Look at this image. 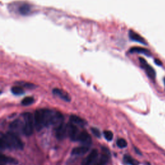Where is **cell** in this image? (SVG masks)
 <instances>
[{"label":"cell","instance_id":"obj_13","mask_svg":"<svg viewBox=\"0 0 165 165\" xmlns=\"http://www.w3.org/2000/svg\"><path fill=\"white\" fill-rule=\"evenodd\" d=\"M109 160V156L107 153H103L92 165H106Z\"/></svg>","mask_w":165,"mask_h":165},{"label":"cell","instance_id":"obj_4","mask_svg":"<svg viewBox=\"0 0 165 165\" xmlns=\"http://www.w3.org/2000/svg\"><path fill=\"white\" fill-rule=\"evenodd\" d=\"M55 135L58 139L61 140L65 139L68 136L67 124L64 123L63 122V123L57 125L55 129Z\"/></svg>","mask_w":165,"mask_h":165},{"label":"cell","instance_id":"obj_21","mask_svg":"<svg viewBox=\"0 0 165 165\" xmlns=\"http://www.w3.org/2000/svg\"><path fill=\"white\" fill-rule=\"evenodd\" d=\"M116 144L118 145V147L123 148H125L127 146V142L126 141L125 139H123V138H120V139L117 140Z\"/></svg>","mask_w":165,"mask_h":165},{"label":"cell","instance_id":"obj_24","mask_svg":"<svg viewBox=\"0 0 165 165\" xmlns=\"http://www.w3.org/2000/svg\"><path fill=\"white\" fill-rule=\"evenodd\" d=\"M155 62H156V64H157L158 65H161V61H159V60H155Z\"/></svg>","mask_w":165,"mask_h":165},{"label":"cell","instance_id":"obj_11","mask_svg":"<svg viewBox=\"0 0 165 165\" xmlns=\"http://www.w3.org/2000/svg\"><path fill=\"white\" fill-rule=\"evenodd\" d=\"M52 92L54 95H57V96L60 97L63 100L65 101H70V95H68V93L64 91L63 90L59 89V88H54L53 89Z\"/></svg>","mask_w":165,"mask_h":165},{"label":"cell","instance_id":"obj_7","mask_svg":"<svg viewBox=\"0 0 165 165\" xmlns=\"http://www.w3.org/2000/svg\"><path fill=\"white\" fill-rule=\"evenodd\" d=\"M139 61L141 63V67L145 69V70L148 75V76L152 79H154L156 77V72L153 70V68L148 65V64L146 63V61L143 59V58L140 57L139 58Z\"/></svg>","mask_w":165,"mask_h":165},{"label":"cell","instance_id":"obj_17","mask_svg":"<svg viewBox=\"0 0 165 165\" xmlns=\"http://www.w3.org/2000/svg\"><path fill=\"white\" fill-rule=\"evenodd\" d=\"M19 11L21 14H23V15L28 14L30 12V7L29 5H26V4L22 5L19 7Z\"/></svg>","mask_w":165,"mask_h":165},{"label":"cell","instance_id":"obj_10","mask_svg":"<svg viewBox=\"0 0 165 165\" xmlns=\"http://www.w3.org/2000/svg\"><path fill=\"white\" fill-rule=\"evenodd\" d=\"M89 150V146L83 145L81 146L75 147L72 149V154L74 156H83L87 153Z\"/></svg>","mask_w":165,"mask_h":165},{"label":"cell","instance_id":"obj_20","mask_svg":"<svg viewBox=\"0 0 165 165\" xmlns=\"http://www.w3.org/2000/svg\"><path fill=\"white\" fill-rule=\"evenodd\" d=\"M11 91L14 95H21L24 93L23 88L19 86H15L11 88Z\"/></svg>","mask_w":165,"mask_h":165},{"label":"cell","instance_id":"obj_18","mask_svg":"<svg viewBox=\"0 0 165 165\" xmlns=\"http://www.w3.org/2000/svg\"><path fill=\"white\" fill-rule=\"evenodd\" d=\"M124 161L126 164L129 165H139V162L136 160V159H133L130 156H125Z\"/></svg>","mask_w":165,"mask_h":165},{"label":"cell","instance_id":"obj_5","mask_svg":"<svg viewBox=\"0 0 165 165\" xmlns=\"http://www.w3.org/2000/svg\"><path fill=\"white\" fill-rule=\"evenodd\" d=\"M68 127V136L73 141H77V138L79 134L77 126L72 123L67 124Z\"/></svg>","mask_w":165,"mask_h":165},{"label":"cell","instance_id":"obj_14","mask_svg":"<svg viewBox=\"0 0 165 165\" xmlns=\"http://www.w3.org/2000/svg\"><path fill=\"white\" fill-rule=\"evenodd\" d=\"M129 36H130V39L132 40H133V41L141 43H142V44L146 45V43L145 42V40L143 39L140 35L137 34L136 33H135V32H134V31L130 30L129 32Z\"/></svg>","mask_w":165,"mask_h":165},{"label":"cell","instance_id":"obj_22","mask_svg":"<svg viewBox=\"0 0 165 165\" xmlns=\"http://www.w3.org/2000/svg\"><path fill=\"white\" fill-rule=\"evenodd\" d=\"M104 136L106 140L108 141H110L112 140L114 135L112 134V132L111 131L106 130L104 132Z\"/></svg>","mask_w":165,"mask_h":165},{"label":"cell","instance_id":"obj_1","mask_svg":"<svg viewBox=\"0 0 165 165\" xmlns=\"http://www.w3.org/2000/svg\"><path fill=\"white\" fill-rule=\"evenodd\" d=\"M34 119L36 129L40 131L45 126L58 125L63 123V116L59 112L49 109H40L35 112Z\"/></svg>","mask_w":165,"mask_h":165},{"label":"cell","instance_id":"obj_19","mask_svg":"<svg viewBox=\"0 0 165 165\" xmlns=\"http://www.w3.org/2000/svg\"><path fill=\"white\" fill-rule=\"evenodd\" d=\"M34 102V99L33 97H26L22 100V101H21V105L23 106H29L33 104Z\"/></svg>","mask_w":165,"mask_h":165},{"label":"cell","instance_id":"obj_3","mask_svg":"<svg viewBox=\"0 0 165 165\" xmlns=\"http://www.w3.org/2000/svg\"><path fill=\"white\" fill-rule=\"evenodd\" d=\"M22 116L23 118V134L26 136H30L33 134L35 127L34 116L29 112L24 113Z\"/></svg>","mask_w":165,"mask_h":165},{"label":"cell","instance_id":"obj_6","mask_svg":"<svg viewBox=\"0 0 165 165\" xmlns=\"http://www.w3.org/2000/svg\"><path fill=\"white\" fill-rule=\"evenodd\" d=\"M98 157V151L96 149H94L82 161L81 165H92L95 161L97 160Z\"/></svg>","mask_w":165,"mask_h":165},{"label":"cell","instance_id":"obj_2","mask_svg":"<svg viewBox=\"0 0 165 165\" xmlns=\"http://www.w3.org/2000/svg\"><path fill=\"white\" fill-rule=\"evenodd\" d=\"M0 147L2 150L6 148L21 150L23 148V143L15 133L10 131L2 135L0 138Z\"/></svg>","mask_w":165,"mask_h":165},{"label":"cell","instance_id":"obj_8","mask_svg":"<svg viewBox=\"0 0 165 165\" xmlns=\"http://www.w3.org/2000/svg\"><path fill=\"white\" fill-rule=\"evenodd\" d=\"M9 128L10 129V131L15 133V134H18V133H21V132L23 133V122H22L19 119H15L10 124Z\"/></svg>","mask_w":165,"mask_h":165},{"label":"cell","instance_id":"obj_25","mask_svg":"<svg viewBox=\"0 0 165 165\" xmlns=\"http://www.w3.org/2000/svg\"><path fill=\"white\" fill-rule=\"evenodd\" d=\"M164 84H165V77H164Z\"/></svg>","mask_w":165,"mask_h":165},{"label":"cell","instance_id":"obj_23","mask_svg":"<svg viewBox=\"0 0 165 165\" xmlns=\"http://www.w3.org/2000/svg\"><path fill=\"white\" fill-rule=\"evenodd\" d=\"M91 130L92 132V133L94 134V135L95 136H96L97 137H101V134H100V132L98 129H95V128H92V129H91Z\"/></svg>","mask_w":165,"mask_h":165},{"label":"cell","instance_id":"obj_16","mask_svg":"<svg viewBox=\"0 0 165 165\" xmlns=\"http://www.w3.org/2000/svg\"><path fill=\"white\" fill-rule=\"evenodd\" d=\"M130 53H134V52H137V53H140V54H145L146 56H150V51L148 50L147 49H143V48H140V47H133L130 50Z\"/></svg>","mask_w":165,"mask_h":165},{"label":"cell","instance_id":"obj_9","mask_svg":"<svg viewBox=\"0 0 165 165\" xmlns=\"http://www.w3.org/2000/svg\"><path fill=\"white\" fill-rule=\"evenodd\" d=\"M77 141L82 143L83 145L89 146L92 144V138L87 132H82L79 133L77 138Z\"/></svg>","mask_w":165,"mask_h":165},{"label":"cell","instance_id":"obj_12","mask_svg":"<svg viewBox=\"0 0 165 165\" xmlns=\"http://www.w3.org/2000/svg\"><path fill=\"white\" fill-rule=\"evenodd\" d=\"M70 122L76 126H79L80 127H84V126L87 124L86 121H84L82 118H79V116L72 115L70 117Z\"/></svg>","mask_w":165,"mask_h":165},{"label":"cell","instance_id":"obj_15","mask_svg":"<svg viewBox=\"0 0 165 165\" xmlns=\"http://www.w3.org/2000/svg\"><path fill=\"white\" fill-rule=\"evenodd\" d=\"M16 160L14 159L12 157H7L5 155L2 154L0 156V165H6L7 163H13L15 164L16 163Z\"/></svg>","mask_w":165,"mask_h":165}]
</instances>
